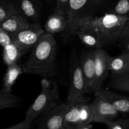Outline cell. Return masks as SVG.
Returning <instances> with one entry per match:
<instances>
[{
	"label": "cell",
	"mask_w": 129,
	"mask_h": 129,
	"mask_svg": "<svg viewBox=\"0 0 129 129\" xmlns=\"http://www.w3.org/2000/svg\"><path fill=\"white\" fill-rule=\"evenodd\" d=\"M31 50L28 59L22 65L23 73L45 78L55 75L57 45L54 35L45 32Z\"/></svg>",
	"instance_id": "1"
},
{
	"label": "cell",
	"mask_w": 129,
	"mask_h": 129,
	"mask_svg": "<svg viewBox=\"0 0 129 129\" xmlns=\"http://www.w3.org/2000/svg\"><path fill=\"white\" fill-rule=\"evenodd\" d=\"M129 19L125 16L110 12L98 17L93 16L79 29L90 31L107 45L119 40Z\"/></svg>",
	"instance_id": "2"
},
{
	"label": "cell",
	"mask_w": 129,
	"mask_h": 129,
	"mask_svg": "<svg viewBox=\"0 0 129 129\" xmlns=\"http://www.w3.org/2000/svg\"><path fill=\"white\" fill-rule=\"evenodd\" d=\"M102 3V0H69L65 13L68 21L66 31L75 35L84 23L93 17Z\"/></svg>",
	"instance_id": "3"
},
{
	"label": "cell",
	"mask_w": 129,
	"mask_h": 129,
	"mask_svg": "<svg viewBox=\"0 0 129 129\" xmlns=\"http://www.w3.org/2000/svg\"><path fill=\"white\" fill-rule=\"evenodd\" d=\"M42 90L25 115V120L32 123L40 115L54 106L60 103V94L56 82L44 78L41 81Z\"/></svg>",
	"instance_id": "4"
},
{
	"label": "cell",
	"mask_w": 129,
	"mask_h": 129,
	"mask_svg": "<svg viewBox=\"0 0 129 129\" xmlns=\"http://www.w3.org/2000/svg\"><path fill=\"white\" fill-rule=\"evenodd\" d=\"M86 84L81 68L80 63L76 60L71 72L70 88L68 93L66 103L68 105L75 103L88 102L89 98L86 96Z\"/></svg>",
	"instance_id": "5"
},
{
	"label": "cell",
	"mask_w": 129,
	"mask_h": 129,
	"mask_svg": "<svg viewBox=\"0 0 129 129\" xmlns=\"http://www.w3.org/2000/svg\"><path fill=\"white\" fill-rule=\"evenodd\" d=\"M45 32L44 28L39 23H31L26 28L19 32L11 34L13 42L26 53L32 49Z\"/></svg>",
	"instance_id": "6"
},
{
	"label": "cell",
	"mask_w": 129,
	"mask_h": 129,
	"mask_svg": "<svg viewBox=\"0 0 129 129\" xmlns=\"http://www.w3.org/2000/svg\"><path fill=\"white\" fill-rule=\"evenodd\" d=\"M68 108L66 102L60 103L44 112L40 129H66L64 117Z\"/></svg>",
	"instance_id": "7"
},
{
	"label": "cell",
	"mask_w": 129,
	"mask_h": 129,
	"mask_svg": "<svg viewBox=\"0 0 129 129\" xmlns=\"http://www.w3.org/2000/svg\"><path fill=\"white\" fill-rule=\"evenodd\" d=\"M90 106L93 112V122L107 125L115 120L120 113L110 103L98 96L95 95Z\"/></svg>",
	"instance_id": "8"
},
{
	"label": "cell",
	"mask_w": 129,
	"mask_h": 129,
	"mask_svg": "<svg viewBox=\"0 0 129 129\" xmlns=\"http://www.w3.org/2000/svg\"><path fill=\"white\" fill-rule=\"evenodd\" d=\"M95 62V90L102 88L109 71V60L110 56L102 48L94 50Z\"/></svg>",
	"instance_id": "9"
},
{
	"label": "cell",
	"mask_w": 129,
	"mask_h": 129,
	"mask_svg": "<svg viewBox=\"0 0 129 129\" xmlns=\"http://www.w3.org/2000/svg\"><path fill=\"white\" fill-rule=\"evenodd\" d=\"M86 84V93H94L95 90V62L94 51L86 53L79 60Z\"/></svg>",
	"instance_id": "10"
},
{
	"label": "cell",
	"mask_w": 129,
	"mask_h": 129,
	"mask_svg": "<svg viewBox=\"0 0 129 129\" xmlns=\"http://www.w3.org/2000/svg\"><path fill=\"white\" fill-rule=\"evenodd\" d=\"M94 94L110 103L119 113H129V97L102 88L96 91Z\"/></svg>",
	"instance_id": "11"
},
{
	"label": "cell",
	"mask_w": 129,
	"mask_h": 129,
	"mask_svg": "<svg viewBox=\"0 0 129 129\" xmlns=\"http://www.w3.org/2000/svg\"><path fill=\"white\" fill-rule=\"evenodd\" d=\"M67 25L68 21L66 14L54 11L48 17L44 25V30L46 33L54 35L66 31Z\"/></svg>",
	"instance_id": "12"
},
{
	"label": "cell",
	"mask_w": 129,
	"mask_h": 129,
	"mask_svg": "<svg viewBox=\"0 0 129 129\" xmlns=\"http://www.w3.org/2000/svg\"><path fill=\"white\" fill-rule=\"evenodd\" d=\"M31 23L26 17L21 13H17L0 23V26L10 34H15L26 28Z\"/></svg>",
	"instance_id": "13"
},
{
	"label": "cell",
	"mask_w": 129,
	"mask_h": 129,
	"mask_svg": "<svg viewBox=\"0 0 129 129\" xmlns=\"http://www.w3.org/2000/svg\"><path fill=\"white\" fill-rule=\"evenodd\" d=\"M80 103L68 105L64 117V127L66 129H81L83 127L80 113Z\"/></svg>",
	"instance_id": "14"
},
{
	"label": "cell",
	"mask_w": 129,
	"mask_h": 129,
	"mask_svg": "<svg viewBox=\"0 0 129 129\" xmlns=\"http://www.w3.org/2000/svg\"><path fill=\"white\" fill-rule=\"evenodd\" d=\"M18 9L20 13L23 15L28 20L37 23L40 16V5L35 0H20L18 4Z\"/></svg>",
	"instance_id": "15"
},
{
	"label": "cell",
	"mask_w": 129,
	"mask_h": 129,
	"mask_svg": "<svg viewBox=\"0 0 129 129\" xmlns=\"http://www.w3.org/2000/svg\"><path fill=\"white\" fill-rule=\"evenodd\" d=\"M23 73L22 65L15 64L13 65L8 66L7 71L4 77L3 88L2 90L5 93H10L13 86L15 84L16 79L21 74Z\"/></svg>",
	"instance_id": "16"
},
{
	"label": "cell",
	"mask_w": 129,
	"mask_h": 129,
	"mask_svg": "<svg viewBox=\"0 0 129 129\" xmlns=\"http://www.w3.org/2000/svg\"><path fill=\"white\" fill-rule=\"evenodd\" d=\"M129 64V52H125L116 57H110L109 71L112 75L122 74L127 72Z\"/></svg>",
	"instance_id": "17"
},
{
	"label": "cell",
	"mask_w": 129,
	"mask_h": 129,
	"mask_svg": "<svg viewBox=\"0 0 129 129\" xmlns=\"http://www.w3.org/2000/svg\"><path fill=\"white\" fill-rule=\"evenodd\" d=\"M25 54H26L25 51L12 42L3 47V57L5 63L8 66L17 64L18 61Z\"/></svg>",
	"instance_id": "18"
},
{
	"label": "cell",
	"mask_w": 129,
	"mask_h": 129,
	"mask_svg": "<svg viewBox=\"0 0 129 129\" xmlns=\"http://www.w3.org/2000/svg\"><path fill=\"white\" fill-rule=\"evenodd\" d=\"M75 35L78 37V38L84 45L88 47L95 48V49H101L104 46L102 41L90 31L82 29H78L76 31Z\"/></svg>",
	"instance_id": "19"
},
{
	"label": "cell",
	"mask_w": 129,
	"mask_h": 129,
	"mask_svg": "<svg viewBox=\"0 0 129 129\" xmlns=\"http://www.w3.org/2000/svg\"><path fill=\"white\" fill-rule=\"evenodd\" d=\"M110 86L113 89L129 93V73L112 75Z\"/></svg>",
	"instance_id": "20"
},
{
	"label": "cell",
	"mask_w": 129,
	"mask_h": 129,
	"mask_svg": "<svg viewBox=\"0 0 129 129\" xmlns=\"http://www.w3.org/2000/svg\"><path fill=\"white\" fill-rule=\"evenodd\" d=\"M21 99L17 96L10 93L0 91V110L5 108H15L21 103Z\"/></svg>",
	"instance_id": "21"
},
{
	"label": "cell",
	"mask_w": 129,
	"mask_h": 129,
	"mask_svg": "<svg viewBox=\"0 0 129 129\" xmlns=\"http://www.w3.org/2000/svg\"><path fill=\"white\" fill-rule=\"evenodd\" d=\"M20 13L17 6L11 3H0V23L12 15Z\"/></svg>",
	"instance_id": "22"
},
{
	"label": "cell",
	"mask_w": 129,
	"mask_h": 129,
	"mask_svg": "<svg viewBox=\"0 0 129 129\" xmlns=\"http://www.w3.org/2000/svg\"><path fill=\"white\" fill-rule=\"evenodd\" d=\"M111 12L125 16L129 19V0H119Z\"/></svg>",
	"instance_id": "23"
},
{
	"label": "cell",
	"mask_w": 129,
	"mask_h": 129,
	"mask_svg": "<svg viewBox=\"0 0 129 129\" xmlns=\"http://www.w3.org/2000/svg\"><path fill=\"white\" fill-rule=\"evenodd\" d=\"M125 51L129 52V20L123 28L119 40Z\"/></svg>",
	"instance_id": "24"
},
{
	"label": "cell",
	"mask_w": 129,
	"mask_h": 129,
	"mask_svg": "<svg viewBox=\"0 0 129 129\" xmlns=\"http://www.w3.org/2000/svg\"><path fill=\"white\" fill-rule=\"evenodd\" d=\"M108 129H129V119H120L107 124Z\"/></svg>",
	"instance_id": "25"
},
{
	"label": "cell",
	"mask_w": 129,
	"mask_h": 129,
	"mask_svg": "<svg viewBox=\"0 0 129 129\" xmlns=\"http://www.w3.org/2000/svg\"><path fill=\"white\" fill-rule=\"evenodd\" d=\"M13 42L11 34L0 26V45L3 48Z\"/></svg>",
	"instance_id": "26"
},
{
	"label": "cell",
	"mask_w": 129,
	"mask_h": 129,
	"mask_svg": "<svg viewBox=\"0 0 129 129\" xmlns=\"http://www.w3.org/2000/svg\"><path fill=\"white\" fill-rule=\"evenodd\" d=\"M69 1V0H56L55 11L65 14Z\"/></svg>",
	"instance_id": "27"
},
{
	"label": "cell",
	"mask_w": 129,
	"mask_h": 129,
	"mask_svg": "<svg viewBox=\"0 0 129 129\" xmlns=\"http://www.w3.org/2000/svg\"><path fill=\"white\" fill-rule=\"evenodd\" d=\"M31 123L28 122L26 120H24L18 123L17 124L14 125L11 127L5 129H30L31 127Z\"/></svg>",
	"instance_id": "28"
},
{
	"label": "cell",
	"mask_w": 129,
	"mask_h": 129,
	"mask_svg": "<svg viewBox=\"0 0 129 129\" xmlns=\"http://www.w3.org/2000/svg\"><path fill=\"white\" fill-rule=\"evenodd\" d=\"M126 73H129V64H128V68H127V72H126Z\"/></svg>",
	"instance_id": "29"
},
{
	"label": "cell",
	"mask_w": 129,
	"mask_h": 129,
	"mask_svg": "<svg viewBox=\"0 0 129 129\" xmlns=\"http://www.w3.org/2000/svg\"><path fill=\"white\" fill-rule=\"evenodd\" d=\"M102 1H106V0H102Z\"/></svg>",
	"instance_id": "30"
}]
</instances>
